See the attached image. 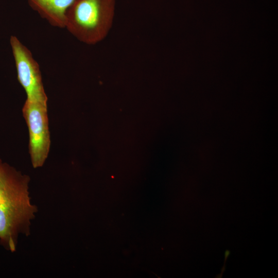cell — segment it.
Masks as SVG:
<instances>
[{"label": "cell", "mask_w": 278, "mask_h": 278, "mask_svg": "<svg viewBox=\"0 0 278 278\" xmlns=\"http://www.w3.org/2000/svg\"><path fill=\"white\" fill-rule=\"evenodd\" d=\"M30 178L0 159V245L16 251L20 233L30 234L31 220L38 211L29 196Z\"/></svg>", "instance_id": "obj_1"}, {"label": "cell", "mask_w": 278, "mask_h": 278, "mask_svg": "<svg viewBox=\"0 0 278 278\" xmlns=\"http://www.w3.org/2000/svg\"><path fill=\"white\" fill-rule=\"evenodd\" d=\"M115 9V0H75L66 11L64 28L80 42L96 44L108 34Z\"/></svg>", "instance_id": "obj_2"}, {"label": "cell", "mask_w": 278, "mask_h": 278, "mask_svg": "<svg viewBox=\"0 0 278 278\" xmlns=\"http://www.w3.org/2000/svg\"><path fill=\"white\" fill-rule=\"evenodd\" d=\"M22 113L28 129L31 164L37 168L44 164L50 146L47 103L26 99Z\"/></svg>", "instance_id": "obj_3"}, {"label": "cell", "mask_w": 278, "mask_h": 278, "mask_svg": "<svg viewBox=\"0 0 278 278\" xmlns=\"http://www.w3.org/2000/svg\"><path fill=\"white\" fill-rule=\"evenodd\" d=\"M10 44L16 70L18 80L27 95V99L47 103L40 66L30 50L15 36Z\"/></svg>", "instance_id": "obj_4"}, {"label": "cell", "mask_w": 278, "mask_h": 278, "mask_svg": "<svg viewBox=\"0 0 278 278\" xmlns=\"http://www.w3.org/2000/svg\"><path fill=\"white\" fill-rule=\"evenodd\" d=\"M30 7L51 25L64 28L67 10L75 0H26Z\"/></svg>", "instance_id": "obj_5"}]
</instances>
